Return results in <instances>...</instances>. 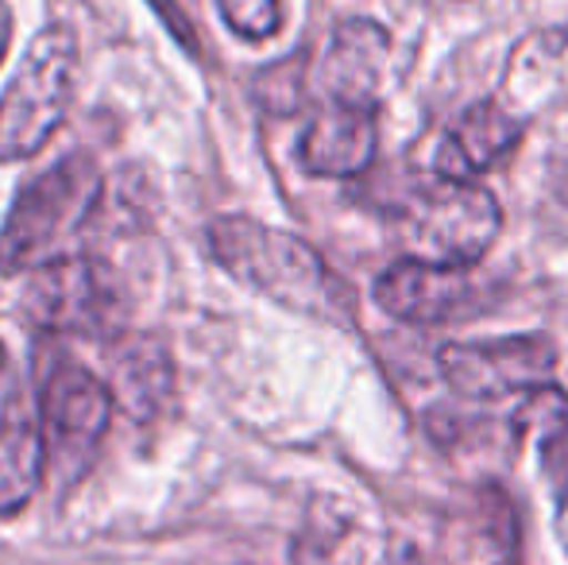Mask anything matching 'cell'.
Masks as SVG:
<instances>
[{"label":"cell","mask_w":568,"mask_h":565,"mask_svg":"<svg viewBox=\"0 0 568 565\" xmlns=\"http://www.w3.org/2000/svg\"><path fill=\"white\" fill-rule=\"evenodd\" d=\"M47 473L43 418L20 384L0 407V519L28 507Z\"/></svg>","instance_id":"11"},{"label":"cell","mask_w":568,"mask_h":565,"mask_svg":"<svg viewBox=\"0 0 568 565\" xmlns=\"http://www.w3.org/2000/svg\"><path fill=\"white\" fill-rule=\"evenodd\" d=\"M375 148H379L375 109L325 101L302 132L298 163L317 179H356L375 163Z\"/></svg>","instance_id":"9"},{"label":"cell","mask_w":568,"mask_h":565,"mask_svg":"<svg viewBox=\"0 0 568 565\" xmlns=\"http://www.w3.org/2000/svg\"><path fill=\"white\" fill-rule=\"evenodd\" d=\"M445 380L464 400H503L515 392L546 387L557 372V345L541 333L499 341H456L437 353Z\"/></svg>","instance_id":"6"},{"label":"cell","mask_w":568,"mask_h":565,"mask_svg":"<svg viewBox=\"0 0 568 565\" xmlns=\"http://www.w3.org/2000/svg\"><path fill=\"white\" fill-rule=\"evenodd\" d=\"M390 54V36L375 20H344L329 39L322 59V90L325 101L341 105L379 109L383 67Z\"/></svg>","instance_id":"10"},{"label":"cell","mask_w":568,"mask_h":565,"mask_svg":"<svg viewBox=\"0 0 568 565\" xmlns=\"http://www.w3.org/2000/svg\"><path fill=\"white\" fill-rule=\"evenodd\" d=\"M398 225L410 260L471 268L499 236L503 213L487 186L434 171L410 186Z\"/></svg>","instance_id":"3"},{"label":"cell","mask_w":568,"mask_h":565,"mask_svg":"<svg viewBox=\"0 0 568 565\" xmlns=\"http://www.w3.org/2000/svg\"><path fill=\"white\" fill-rule=\"evenodd\" d=\"M557 535H561V546L568 551V496H561V512H557Z\"/></svg>","instance_id":"20"},{"label":"cell","mask_w":568,"mask_h":565,"mask_svg":"<svg viewBox=\"0 0 568 565\" xmlns=\"http://www.w3.org/2000/svg\"><path fill=\"white\" fill-rule=\"evenodd\" d=\"M109 361V392L113 403L135 423H148L159 411L166 407L174 392V369L166 349L155 337H143V333H128L116 337L105 353Z\"/></svg>","instance_id":"12"},{"label":"cell","mask_w":568,"mask_h":565,"mask_svg":"<svg viewBox=\"0 0 568 565\" xmlns=\"http://www.w3.org/2000/svg\"><path fill=\"white\" fill-rule=\"evenodd\" d=\"M210 249L229 275L278 306L310 317H337L348 310L325 260L294 233L260 225L252 218H217L210 225Z\"/></svg>","instance_id":"2"},{"label":"cell","mask_w":568,"mask_h":565,"mask_svg":"<svg viewBox=\"0 0 568 565\" xmlns=\"http://www.w3.org/2000/svg\"><path fill=\"white\" fill-rule=\"evenodd\" d=\"M484 291V283L471 275V268H445L426 260H398L375 283V302L398 322L437 325L460 317V310H471Z\"/></svg>","instance_id":"8"},{"label":"cell","mask_w":568,"mask_h":565,"mask_svg":"<svg viewBox=\"0 0 568 565\" xmlns=\"http://www.w3.org/2000/svg\"><path fill=\"white\" fill-rule=\"evenodd\" d=\"M515 434L518 437H538V445L546 450L549 442L568 434V395L557 384L534 387L526 395V403L515 411Z\"/></svg>","instance_id":"14"},{"label":"cell","mask_w":568,"mask_h":565,"mask_svg":"<svg viewBox=\"0 0 568 565\" xmlns=\"http://www.w3.org/2000/svg\"><path fill=\"white\" fill-rule=\"evenodd\" d=\"M252 93L267 113H294L306 98V54H291L283 62H271L252 82Z\"/></svg>","instance_id":"15"},{"label":"cell","mask_w":568,"mask_h":565,"mask_svg":"<svg viewBox=\"0 0 568 565\" xmlns=\"http://www.w3.org/2000/svg\"><path fill=\"white\" fill-rule=\"evenodd\" d=\"M217 4L229 28L244 39H267L283 28V8H278V0H217Z\"/></svg>","instance_id":"16"},{"label":"cell","mask_w":568,"mask_h":565,"mask_svg":"<svg viewBox=\"0 0 568 565\" xmlns=\"http://www.w3.org/2000/svg\"><path fill=\"white\" fill-rule=\"evenodd\" d=\"M78 82V39L67 23L31 39L20 70L0 93V163H20L47 148L70 109Z\"/></svg>","instance_id":"4"},{"label":"cell","mask_w":568,"mask_h":565,"mask_svg":"<svg viewBox=\"0 0 568 565\" xmlns=\"http://www.w3.org/2000/svg\"><path fill=\"white\" fill-rule=\"evenodd\" d=\"M101 198H105L101 167L82 151L23 182L0 229V275L39 272L78 256V244L98 218Z\"/></svg>","instance_id":"1"},{"label":"cell","mask_w":568,"mask_h":565,"mask_svg":"<svg viewBox=\"0 0 568 565\" xmlns=\"http://www.w3.org/2000/svg\"><path fill=\"white\" fill-rule=\"evenodd\" d=\"M113 392L101 376L74 361L54 356L47 376L39 380V418L47 437V468L78 481L90 465L93 450L101 445L109 423H113Z\"/></svg>","instance_id":"5"},{"label":"cell","mask_w":568,"mask_h":565,"mask_svg":"<svg viewBox=\"0 0 568 565\" xmlns=\"http://www.w3.org/2000/svg\"><path fill=\"white\" fill-rule=\"evenodd\" d=\"M151 4H155V12L166 20V28L174 31V39H182L186 47H194V28L186 23V16L174 12V0H151Z\"/></svg>","instance_id":"18"},{"label":"cell","mask_w":568,"mask_h":565,"mask_svg":"<svg viewBox=\"0 0 568 565\" xmlns=\"http://www.w3.org/2000/svg\"><path fill=\"white\" fill-rule=\"evenodd\" d=\"M8 43H12V8L0 0V62L8 54Z\"/></svg>","instance_id":"19"},{"label":"cell","mask_w":568,"mask_h":565,"mask_svg":"<svg viewBox=\"0 0 568 565\" xmlns=\"http://www.w3.org/2000/svg\"><path fill=\"white\" fill-rule=\"evenodd\" d=\"M541 461H546V476L554 481V488L561 492V496H568V434L549 442L546 450H541Z\"/></svg>","instance_id":"17"},{"label":"cell","mask_w":568,"mask_h":565,"mask_svg":"<svg viewBox=\"0 0 568 565\" xmlns=\"http://www.w3.org/2000/svg\"><path fill=\"white\" fill-rule=\"evenodd\" d=\"M31 275L36 280H31L28 299H23L31 322H39L43 330L54 333H90V337L109 330L116 294L98 260L78 252V256H67L51 268H39Z\"/></svg>","instance_id":"7"},{"label":"cell","mask_w":568,"mask_h":565,"mask_svg":"<svg viewBox=\"0 0 568 565\" xmlns=\"http://www.w3.org/2000/svg\"><path fill=\"white\" fill-rule=\"evenodd\" d=\"M523 140V121L510 113L503 101L487 98L471 105L460 117V124L442 143V159H437V174L449 179H476V174L491 171L515 143Z\"/></svg>","instance_id":"13"}]
</instances>
